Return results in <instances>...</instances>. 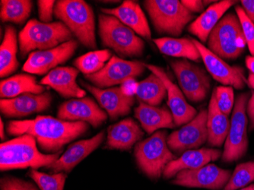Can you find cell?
I'll list each match as a JSON object with an SVG mask.
<instances>
[{
    "label": "cell",
    "instance_id": "17",
    "mask_svg": "<svg viewBox=\"0 0 254 190\" xmlns=\"http://www.w3.org/2000/svg\"><path fill=\"white\" fill-rule=\"evenodd\" d=\"M145 64V68L161 78L165 83L168 94V104L174 117L175 126H181L190 122L197 115L196 110L190 105L184 98L181 90L173 83L163 68L151 64Z\"/></svg>",
    "mask_w": 254,
    "mask_h": 190
},
{
    "label": "cell",
    "instance_id": "45",
    "mask_svg": "<svg viewBox=\"0 0 254 190\" xmlns=\"http://www.w3.org/2000/svg\"><path fill=\"white\" fill-rule=\"evenodd\" d=\"M248 84L250 87L254 89V75L253 74L250 73L248 79Z\"/></svg>",
    "mask_w": 254,
    "mask_h": 190
},
{
    "label": "cell",
    "instance_id": "21",
    "mask_svg": "<svg viewBox=\"0 0 254 190\" xmlns=\"http://www.w3.org/2000/svg\"><path fill=\"white\" fill-rule=\"evenodd\" d=\"M78 73L79 70L73 67H57L41 80L40 85L51 87L64 98H85L86 91L76 82Z\"/></svg>",
    "mask_w": 254,
    "mask_h": 190
},
{
    "label": "cell",
    "instance_id": "15",
    "mask_svg": "<svg viewBox=\"0 0 254 190\" xmlns=\"http://www.w3.org/2000/svg\"><path fill=\"white\" fill-rule=\"evenodd\" d=\"M231 176V171L228 170L222 169L215 164H206L198 169L180 171L172 183L182 187L218 190L226 186Z\"/></svg>",
    "mask_w": 254,
    "mask_h": 190
},
{
    "label": "cell",
    "instance_id": "41",
    "mask_svg": "<svg viewBox=\"0 0 254 190\" xmlns=\"http://www.w3.org/2000/svg\"><path fill=\"white\" fill-rule=\"evenodd\" d=\"M181 2L191 12H200V11H203V1H199V0H183Z\"/></svg>",
    "mask_w": 254,
    "mask_h": 190
},
{
    "label": "cell",
    "instance_id": "39",
    "mask_svg": "<svg viewBox=\"0 0 254 190\" xmlns=\"http://www.w3.org/2000/svg\"><path fill=\"white\" fill-rule=\"evenodd\" d=\"M56 2L54 0H38V15L43 23H51L54 14Z\"/></svg>",
    "mask_w": 254,
    "mask_h": 190
},
{
    "label": "cell",
    "instance_id": "47",
    "mask_svg": "<svg viewBox=\"0 0 254 190\" xmlns=\"http://www.w3.org/2000/svg\"><path fill=\"white\" fill-rule=\"evenodd\" d=\"M254 190V184L249 186V187H245V188H242L241 190Z\"/></svg>",
    "mask_w": 254,
    "mask_h": 190
},
{
    "label": "cell",
    "instance_id": "14",
    "mask_svg": "<svg viewBox=\"0 0 254 190\" xmlns=\"http://www.w3.org/2000/svg\"><path fill=\"white\" fill-rule=\"evenodd\" d=\"M200 53L201 58L214 79L224 85H229L236 89H243L248 83L245 71L239 66L228 65L220 57L209 51L199 41L192 39Z\"/></svg>",
    "mask_w": 254,
    "mask_h": 190
},
{
    "label": "cell",
    "instance_id": "11",
    "mask_svg": "<svg viewBox=\"0 0 254 190\" xmlns=\"http://www.w3.org/2000/svg\"><path fill=\"white\" fill-rule=\"evenodd\" d=\"M145 68L143 63L125 61L113 56L101 71L85 75V78L97 88H109L121 85L129 78L139 76L143 73Z\"/></svg>",
    "mask_w": 254,
    "mask_h": 190
},
{
    "label": "cell",
    "instance_id": "33",
    "mask_svg": "<svg viewBox=\"0 0 254 190\" xmlns=\"http://www.w3.org/2000/svg\"><path fill=\"white\" fill-rule=\"evenodd\" d=\"M111 57L112 54L109 50L91 51L75 59L74 65L85 75H91L101 71Z\"/></svg>",
    "mask_w": 254,
    "mask_h": 190
},
{
    "label": "cell",
    "instance_id": "4",
    "mask_svg": "<svg viewBox=\"0 0 254 190\" xmlns=\"http://www.w3.org/2000/svg\"><path fill=\"white\" fill-rule=\"evenodd\" d=\"M74 37L62 21L46 24L30 20L19 33L21 56L25 57L31 51L53 49L74 39Z\"/></svg>",
    "mask_w": 254,
    "mask_h": 190
},
{
    "label": "cell",
    "instance_id": "19",
    "mask_svg": "<svg viewBox=\"0 0 254 190\" xmlns=\"http://www.w3.org/2000/svg\"><path fill=\"white\" fill-rule=\"evenodd\" d=\"M80 83L93 94L100 105L106 111L112 120H116L119 117L129 114L135 103L134 97L127 96L119 87L103 89L83 82L82 80Z\"/></svg>",
    "mask_w": 254,
    "mask_h": 190
},
{
    "label": "cell",
    "instance_id": "40",
    "mask_svg": "<svg viewBox=\"0 0 254 190\" xmlns=\"http://www.w3.org/2000/svg\"><path fill=\"white\" fill-rule=\"evenodd\" d=\"M138 83L135 78H129L121 85V90L125 95L128 97H133L136 95L138 90Z\"/></svg>",
    "mask_w": 254,
    "mask_h": 190
},
{
    "label": "cell",
    "instance_id": "28",
    "mask_svg": "<svg viewBox=\"0 0 254 190\" xmlns=\"http://www.w3.org/2000/svg\"><path fill=\"white\" fill-rule=\"evenodd\" d=\"M45 88L37 83L34 75L18 74L0 81V96L2 98H14L21 94H43Z\"/></svg>",
    "mask_w": 254,
    "mask_h": 190
},
{
    "label": "cell",
    "instance_id": "1",
    "mask_svg": "<svg viewBox=\"0 0 254 190\" xmlns=\"http://www.w3.org/2000/svg\"><path fill=\"white\" fill-rule=\"evenodd\" d=\"M88 124L82 121H62L50 116H38L34 120L11 121L7 125L10 135H31L36 139L41 149L46 152L57 153L68 142L83 135Z\"/></svg>",
    "mask_w": 254,
    "mask_h": 190
},
{
    "label": "cell",
    "instance_id": "6",
    "mask_svg": "<svg viewBox=\"0 0 254 190\" xmlns=\"http://www.w3.org/2000/svg\"><path fill=\"white\" fill-rule=\"evenodd\" d=\"M246 45L239 18L232 12L222 17L208 38V49L225 60H235L239 57Z\"/></svg>",
    "mask_w": 254,
    "mask_h": 190
},
{
    "label": "cell",
    "instance_id": "43",
    "mask_svg": "<svg viewBox=\"0 0 254 190\" xmlns=\"http://www.w3.org/2000/svg\"><path fill=\"white\" fill-rule=\"evenodd\" d=\"M248 113L249 116L251 124H250V129H254V91L251 92V96L250 97L249 101L248 103Z\"/></svg>",
    "mask_w": 254,
    "mask_h": 190
},
{
    "label": "cell",
    "instance_id": "24",
    "mask_svg": "<svg viewBox=\"0 0 254 190\" xmlns=\"http://www.w3.org/2000/svg\"><path fill=\"white\" fill-rule=\"evenodd\" d=\"M143 135V131L134 120L125 119L108 128L107 145L114 149L129 150Z\"/></svg>",
    "mask_w": 254,
    "mask_h": 190
},
{
    "label": "cell",
    "instance_id": "20",
    "mask_svg": "<svg viewBox=\"0 0 254 190\" xmlns=\"http://www.w3.org/2000/svg\"><path fill=\"white\" fill-rule=\"evenodd\" d=\"M105 131H101L89 139L81 140L72 144L59 159L47 168L56 174L70 172L77 164L100 146L105 139Z\"/></svg>",
    "mask_w": 254,
    "mask_h": 190
},
{
    "label": "cell",
    "instance_id": "10",
    "mask_svg": "<svg viewBox=\"0 0 254 190\" xmlns=\"http://www.w3.org/2000/svg\"><path fill=\"white\" fill-rule=\"evenodd\" d=\"M171 68L178 78L183 93L190 101H203L210 90V78L205 70L188 60L171 61Z\"/></svg>",
    "mask_w": 254,
    "mask_h": 190
},
{
    "label": "cell",
    "instance_id": "36",
    "mask_svg": "<svg viewBox=\"0 0 254 190\" xmlns=\"http://www.w3.org/2000/svg\"><path fill=\"white\" fill-rule=\"evenodd\" d=\"M215 92L218 108L225 115H229L235 106L233 88L231 86L217 87Z\"/></svg>",
    "mask_w": 254,
    "mask_h": 190
},
{
    "label": "cell",
    "instance_id": "12",
    "mask_svg": "<svg viewBox=\"0 0 254 190\" xmlns=\"http://www.w3.org/2000/svg\"><path fill=\"white\" fill-rule=\"evenodd\" d=\"M78 47V41L72 39L53 49L31 52L23 70L28 74H48L57 65L68 61L74 55Z\"/></svg>",
    "mask_w": 254,
    "mask_h": 190
},
{
    "label": "cell",
    "instance_id": "42",
    "mask_svg": "<svg viewBox=\"0 0 254 190\" xmlns=\"http://www.w3.org/2000/svg\"><path fill=\"white\" fill-rule=\"evenodd\" d=\"M241 2L245 13L254 24V0H243Z\"/></svg>",
    "mask_w": 254,
    "mask_h": 190
},
{
    "label": "cell",
    "instance_id": "7",
    "mask_svg": "<svg viewBox=\"0 0 254 190\" xmlns=\"http://www.w3.org/2000/svg\"><path fill=\"white\" fill-rule=\"evenodd\" d=\"M144 6L159 34L178 37L194 15L178 0H146Z\"/></svg>",
    "mask_w": 254,
    "mask_h": 190
},
{
    "label": "cell",
    "instance_id": "9",
    "mask_svg": "<svg viewBox=\"0 0 254 190\" xmlns=\"http://www.w3.org/2000/svg\"><path fill=\"white\" fill-rule=\"evenodd\" d=\"M249 93L238 95L234 106L229 132L226 138L222 160L225 162L238 161L245 156L248 148V118L246 110Z\"/></svg>",
    "mask_w": 254,
    "mask_h": 190
},
{
    "label": "cell",
    "instance_id": "37",
    "mask_svg": "<svg viewBox=\"0 0 254 190\" xmlns=\"http://www.w3.org/2000/svg\"><path fill=\"white\" fill-rule=\"evenodd\" d=\"M235 11L239 18L241 28L243 30L244 35L246 39L247 44L249 47V51L253 57H254V24L248 18L245 10L240 5L235 7Z\"/></svg>",
    "mask_w": 254,
    "mask_h": 190
},
{
    "label": "cell",
    "instance_id": "18",
    "mask_svg": "<svg viewBox=\"0 0 254 190\" xmlns=\"http://www.w3.org/2000/svg\"><path fill=\"white\" fill-rule=\"evenodd\" d=\"M52 100V95L48 91L40 94L28 93L16 98H2L0 110L5 117L19 118L48 110Z\"/></svg>",
    "mask_w": 254,
    "mask_h": 190
},
{
    "label": "cell",
    "instance_id": "23",
    "mask_svg": "<svg viewBox=\"0 0 254 190\" xmlns=\"http://www.w3.org/2000/svg\"><path fill=\"white\" fill-rule=\"evenodd\" d=\"M221 151L213 148H202L185 151L179 158H176L166 166L164 177L171 178L184 170H194L202 168L211 161L220 158Z\"/></svg>",
    "mask_w": 254,
    "mask_h": 190
},
{
    "label": "cell",
    "instance_id": "31",
    "mask_svg": "<svg viewBox=\"0 0 254 190\" xmlns=\"http://www.w3.org/2000/svg\"><path fill=\"white\" fill-rule=\"evenodd\" d=\"M166 94L167 88L165 83L154 73L138 83L137 98L148 105L156 107L159 105L165 99Z\"/></svg>",
    "mask_w": 254,
    "mask_h": 190
},
{
    "label": "cell",
    "instance_id": "13",
    "mask_svg": "<svg viewBox=\"0 0 254 190\" xmlns=\"http://www.w3.org/2000/svg\"><path fill=\"white\" fill-rule=\"evenodd\" d=\"M208 111H201L190 122L173 132L167 138L170 149L176 152L197 148L208 139Z\"/></svg>",
    "mask_w": 254,
    "mask_h": 190
},
{
    "label": "cell",
    "instance_id": "44",
    "mask_svg": "<svg viewBox=\"0 0 254 190\" xmlns=\"http://www.w3.org/2000/svg\"><path fill=\"white\" fill-rule=\"evenodd\" d=\"M245 62L248 69L251 71V73L254 75V57H247Z\"/></svg>",
    "mask_w": 254,
    "mask_h": 190
},
{
    "label": "cell",
    "instance_id": "5",
    "mask_svg": "<svg viewBox=\"0 0 254 190\" xmlns=\"http://www.w3.org/2000/svg\"><path fill=\"white\" fill-rule=\"evenodd\" d=\"M98 28L104 47L114 50L121 57H139L143 54L144 41L116 17L101 14Z\"/></svg>",
    "mask_w": 254,
    "mask_h": 190
},
{
    "label": "cell",
    "instance_id": "22",
    "mask_svg": "<svg viewBox=\"0 0 254 190\" xmlns=\"http://www.w3.org/2000/svg\"><path fill=\"white\" fill-rule=\"evenodd\" d=\"M101 11L105 15L116 17L139 36L148 40L152 38L145 13L136 2L126 0L120 6L114 8H101Z\"/></svg>",
    "mask_w": 254,
    "mask_h": 190
},
{
    "label": "cell",
    "instance_id": "26",
    "mask_svg": "<svg viewBox=\"0 0 254 190\" xmlns=\"http://www.w3.org/2000/svg\"><path fill=\"white\" fill-rule=\"evenodd\" d=\"M135 117L140 122L142 128L148 134L153 133L161 128H175V124L172 114L165 108L148 105L139 102L135 109Z\"/></svg>",
    "mask_w": 254,
    "mask_h": 190
},
{
    "label": "cell",
    "instance_id": "3",
    "mask_svg": "<svg viewBox=\"0 0 254 190\" xmlns=\"http://www.w3.org/2000/svg\"><path fill=\"white\" fill-rule=\"evenodd\" d=\"M54 15L70 30L74 36L88 49L97 48L93 9L83 0H60Z\"/></svg>",
    "mask_w": 254,
    "mask_h": 190
},
{
    "label": "cell",
    "instance_id": "38",
    "mask_svg": "<svg viewBox=\"0 0 254 190\" xmlns=\"http://www.w3.org/2000/svg\"><path fill=\"white\" fill-rule=\"evenodd\" d=\"M1 190H38L34 184L13 177H5L0 181Z\"/></svg>",
    "mask_w": 254,
    "mask_h": 190
},
{
    "label": "cell",
    "instance_id": "30",
    "mask_svg": "<svg viewBox=\"0 0 254 190\" xmlns=\"http://www.w3.org/2000/svg\"><path fill=\"white\" fill-rule=\"evenodd\" d=\"M158 50L170 57H182L192 61H199L200 53L192 40L188 38H161L153 40Z\"/></svg>",
    "mask_w": 254,
    "mask_h": 190
},
{
    "label": "cell",
    "instance_id": "32",
    "mask_svg": "<svg viewBox=\"0 0 254 190\" xmlns=\"http://www.w3.org/2000/svg\"><path fill=\"white\" fill-rule=\"evenodd\" d=\"M0 5L2 21L22 24L30 16L33 2L29 0H2Z\"/></svg>",
    "mask_w": 254,
    "mask_h": 190
},
{
    "label": "cell",
    "instance_id": "29",
    "mask_svg": "<svg viewBox=\"0 0 254 190\" xmlns=\"http://www.w3.org/2000/svg\"><path fill=\"white\" fill-rule=\"evenodd\" d=\"M16 30L11 25L5 28L3 41L0 47V77L5 78L13 73L19 66L18 59Z\"/></svg>",
    "mask_w": 254,
    "mask_h": 190
},
{
    "label": "cell",
    "instance_id": "25",
    "mask_svg": "<svg viewBox=\"0 0 254 190\" xmlns=\"http://www.w3.org/2000/svg\"><path fill=\"white\" fill-rule=\"evenodd\" d=\"M236 2V1L233 0H224L215 2L191 23L188 31L197 37L202 42H205L218 21L222 19L225 12Z\"/></svg>",
    "mask_w": 254,
    "mask_h": 190
},
{
    "label": "cell",
    "instance_id": "34",
    "mask_svg": "<svg viewBox=\"0 0 254 190\" xmlns=\"http://www.w3.org/2000/svg\"><path fill=\"white\" fill-rule=\"evenodd\" d=\"M254 181V162L243 163L237 166L224 190H237Z\"/></svg>",
    "mask_w": 254,
    "mask_h": 190
},
{
    "label": "cell",
    "instance_id": "46",
    "mask_svg": "<svg viewBox=\"0 0 254 190\" xmlns=\"http://www.w3.org/2000/svg\"><path fill=\"white\" fill-rule=\"evenodd\" d=\"M0 127H1V139L3 140L5 138V135L4 134V124L3 122H2V120L1 119V121H0Z\"/></svg>",
    "mask_w": 254,
    "mask_h": 190
},
{
    "label": "cell",
    "instance_id": "8",
    "mask_svg": "<svg viewBox=\"0 0 254 190\" xmlns=\"http://www.w3.org/2000/svg\"><path fill=\"white\" fill-rule=\"evenodd\" d=\"M167 132L158 131L135 147V157L138 167L148 177L158 179L166 166L176 159L167 143Z\"/></svg>",
    "mask_w": 254,
    "mask_h": 190
},
{
    "label": "cell",
    "instance_id": "16",
    "mask_svg": "<svg viewBox=\"0 0 254 190\" xmlns=\"http://www.w3.org/2000/svg\"><path fill=\"white\" fill-rule=\"evenodd\" d=\"M57 118L62 121H82L98 127L106 121L108 115L90 98H73L60 106Z\"/></svg>",
    "mask_w": 254,
    "mask_h": 190
},
{
    "label": "cell",
    "instance_id": "2",
    "mask_svg": "<svg viewBox=\"0 0 254 190\" xmlns=\"http://www.w3.org/2000/svg\"><path fill=\"white\" fill-rule=\"evenodd\" d=\"M62 151L51 154L40 152L37 141L30 135H19L13 139L2 142L0 145V169H33L46 167L59 159Z\"/></svg>",
    "mask_w": 254,
    "mask_h": 190
},
{
    "label": "cell",
    "instance_id": "35",
    "mask_svg": "<svg viewBox=\"0 0 254 190\" xmlns=\"http://www.w3.org/2000/svg\"><path fill=\"white\" fill-rule=\"evenodd\" d=\"M28 175L41 190H64L66 179V174L64 172L50 175L32 169L29 171Z\"/></svg>",
    "mask_w": 254,
    "mask_h": 190
},
{
    "label": "cell",
    "instance_id": "27",
    "mask_svg": "<svg viewBox=\"0 0 254 190\" xmlns=\"http://www.w3.org/2000/svg\"><path fill=\"white\" fill-rule=\"evenodd\" d=\"M229 128L230 121L228 116L218 108L214 90L209 104L207 119L209 143L212 146H222L228 136Z\"/></svg>",
    "mask_w": 254,
    "mask_h": 190
}]
</instances>
